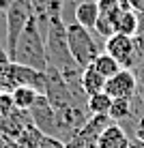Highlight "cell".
Here are the masks:
<instances>
[{
    "mask_svg": "<svg viewBox=\"0 0 144 148\" xmlns=\"http://www.w3.org/2000/svg\"><path fill=\"white\" fill-rule=\"evenodd\" d=\"M0 148H19L17 144H15L13 140H9V137H4V135H0Z\"/></svg>",
    "mask_w": 144,
    "mask_h": 148,
    "instance_id": "7402d4cb",
    "label": "cell"
},
{
    "mask_svg": "<svg viewBox=\"0 0 144 148\" xmlns=\"http://www.w3.org/2000/svg\"><path fill=\"white\" fill-rule=\"evenodd\" d=\"M41 92H37L34 88H30V86H17V88L11 90V97H13V103L17 110H24L28 112L30 108H32V103L37 101V97Z\"/></svg>",
    "mask_w": 144,
    "mask_h": 148,
    "instance_id": "7c38bea8",
    "label": "cell"
},
{
    "mask_svg": "<svg viewBox=\"0 0 144 148\" xmlns=\"http://www.w3.org/2000/svg\"><path fill=\"white\" fill-rule=\"evenodd\" d=\"M86 108H88V114L95 116V114H107L112 108V97L107 92H97L88 97V101H86Z\"/></svg>",
    "mask_w": 144,
    "mask_h": 148,
    "instance_id": "e0dca14e",
    "label": "cell"
},
{
    "mask_svg": "<svg viewBox=\"0 0 144 148\" xmlns=\"http://www.w3.org/2000/svg\"><path fill=\"white\" fill-rule=\"evenodd\" d=\"M0 79L4 84V90H9V92L17 86H30L41 95L45 92V82H48L45 71H37L17 62H9L4 69H0Z\"/></svg>",
    "mask_w": 144,
    "mask_h": 148,
    "instance_id": "277c9868",
    "label": "cell"
},
{
    "mask_svg": "<svg viewBox=\"0 0 144 148\" xmlns=\"http://www.w3.org/2000/svg\"><path fill=\"white\" fill-rule=\"evenodd\" d=\"M97 17H99V4H97V0H82V2L75 4V22L80 26L95 30Z\"/></svg>",
    "mask_w": 144,
    "mask_h": 148,
    "instance_id": "30bf717a",
    "label": "cell"
},
{
    "mask_svg": "<svg viewBox=\"0 0 144 148\" xmlns=\"http://www.w3.org/2000/svg\"><path fill=\"white\" fill-rule=\"evenodd\" d=\"M34 17L32 2L30 0H13V4L4 11V19H7V54L13 58L15 45H17L22 32L26 30L28 22Z\"/></svg>",
    "mask_w": 144,
    "mask_h": 148,
    "instance_id": "3957f363",
    "label": "cell"
},
{
    "mask_svg": "<svg viewBox=\"0 0 144 148\" xmlns=\"http://www.w3.org/2000/svg\"><path fill=\"white\" fill-rule=\"evenodd\" d=\"M67 43H69V52L73 56V60L80 64L82 69L95 62V58L99 56L103 49L99 47L92 30L80 26L78 22L67 26Z\"/></svg>",
    "mask_w": 144,
    "mask_h": 148,
    "instance_id": "7a4b0ae2",
    "label": "cell"
},
{
    "mask_svg": "<svg viewBox=\"0 0 144 148\" xmlns=\"http://www.w3.org/2000/svg\"><path fill=\"white\" fill-rule=\"evenodd\" d=\"M114 32L127 34V37H136L138 32V13L136 11H121V15L114 22Z\"/></svg>",
    "mask_w": 144,
    "mask_h": 148,
    "instance_id": "4fadbf2b",
    "label": "cell"
},
{
    "mask_svg": "<svg viewBox=\"0 0 144 148\" xmlns=\"http://www.w3.org/2000/svg\"><path fill=\"white\" fill-rule=\"evenodd\" d=\"M136 13H144V0H136Z\"/></svg>",
    "mask_w": 144,
    "mask_h": 148,
    "instance_id": "cb8c5ba5",
    "label": "cell"
},
{
    "mask_svg": "<svg viewBox=\"0 0 144 148\" xmlns=\"http://www.w3.org/2000/svg\"><path fill=\"white\" fill-rule=\"evenodd\" d=\"M131 101L133 99H112V108L107 112V116L116 125H123L125 120L131 118Z\"/></svg>",
    "mask_w": 144,
    "mask_h": 148,
    "instance_id": "2e32d148",
    "label": "cell"
},
{
    "mask_svg": "<svg viewBox=\"0 0 144 148\" xmlns=\"http://www.w3.org/2000/svg\"><path fill=\"white\" fill-rule=\"evenodd\" d=\"M17 108H15V103H13L11 92H9V90H2V92H0V118H7Z\"/></svg>",
    "mask_w": 144,
    "mask_h": 148,
    "instance_id": "ac0fdd59",
    "label": "cell"
},
{
    "mask_svg": "<svg viewBox=\"0 0 144 148\" xmlns=\"http://www.w3.org/2000/svg\"><path fill=\"white\" fill-rule=\"evenodd\" d=\"M41 148H65V142H60L58 137L45 135V137H43V142H41Z\"/></svg>",
    "mask_w": 144,
    "mask_h": 148,
    "instance_id": "ffe728a7",
    "label": "cell"
},
{
    "mask_svg": "<svg viewBox=\"0 0 144 148\" xmlns=\"http://www.w3.org/2000/svg\"><path fill=\"white\" fill-rule=\"evenodd\" d=\"M11 62V58H9V54H7V49L0 45V69H4L7 64Z\"/></svg>",
    "mask_w": 144,
    "mask_h": 148,
    "instance_id": "44dd1931",
    "label": "cell"
},
{
    "mask_svg": "<svg viewBox=\"0 0 144 148\" xmlns=\"http://www.w3.org/2000/svg\"><path fill=\"white\" fill-rule=\"evenodd\" d=\"M11 4H13V0H0V11H7Z\"/></svg>",
    "mask_w": 144,
    "mask_h": 148,
    "instance_id": "603a6c76",
    "label": "cell"
},
{
    "mask_svg": "<svg viewBox=\"0 0 144 148\" xmlns=\"http://www.w3.org/2000/svg\"><path fill=\"white\" fill-rule=\"evenodd\" d=\"M131 135L123 129L121 125L112 122L110 127H105L103 133L97 140V148H129Z\"/></svg>",
    "mask_w": 144,
    "mask_h": 148,
    "instance_id": "9c48e42d",
    "label": "cell"
},
{
    "mask_svg": "<svg viewBox=\"0 0 144 148\" xmlns=\"http://www.w3.org/2000/svg\"><path fill=\"white\" fill-rule=\"evenodd\" d=\"M92 67H95L97 71H99V73L103 75L105 79L114 77V75L118 73V71L123 69L121 64H118V62H116L114 58H112L110 54H105V52H101V54H99V56H97V58H95V62H92Z\"/></svg>",
    "mask_w": 144,
    "mask_h": 148,
    "instance_id": "9a60e30c",
    "label": "cell"
},
{
    "mask_svg": "<svg viewBox=\"0 0 144 148\" xmlns=\"http://www.w3.org/2000/svg\"><path fill=\"white\" fill-rule=\"evenodd\" d=\"M112 99H133L138 95V77L131 69H121L105 82V90Z\"/></svg>",
    "mask_w": 144,
    "mask_h": 148,
    "instance_id": "8992f818",
    "label": "cell"
},
{
    "mask_svg": "<svg viewBox=\"0 0 144 148\" xmlns=\"http://www.w3.org/2000/svg\"><path fill=\"white\" fill-rule=\"evenodd\" d=\"M43 133L37 129L34 125H28L22 133L17 135V140H13L19 148H41V142H43Z\"/></svg>",
    "mask_w": 144,
    "mask_h": 148,
    "instance_id": "5bb4252c",
    "label": "cell"
},
{
    "mask_svg": "<svg viewBox=\"0 0 144 148\" xmlns=\"http://www.w3.org/2000/svg\"><path fill=\"white\" fill-rule=\"evenodd\" d=\"M11 62L26 64V67L37 69V71H45L50 67L48 52H45V39H43V32H41V28H39L37 17L30 19L26 30L22 32L17 45H15Z\"/></svg>",
    "mask_w": 144,
    "mask_h": 148,
    "instance_id": "6da1fadb",
    "label": "cell"
},
{
    "mask_svg": "<svg viewBox=\"0 0 144 148\" xmlns=\"http://www.w3.org/2000/svg\"><path fill=\"white\" fill-rule=\"evenodd\" d=\"M105 77L99 73L92 64H88V67H84V71H82V90H84L86 97H92L97 92H103L105 90Z\"/></svg>",
    "mask_w": 144,
    "mask_h": 148,
    "instance_id": "8fae6325",
    "label": "cell"
},
{
    "mask_svg": "<svg viewBox=\"0 0 144 148\" xmlns=\"http://www.w3.org/2000/svg\"><path fill=\"white\" fill-rule=\"evenodd\" d=\"M131 137H136V140L144 142V114H142L136 122H133V135H131Z\"/></svg>",
    "mask_w": 144,
    "mask_h": 148,
    "instance_id": "d6986e66",
    "label": "cell"
},
{
    "mask_svg": "<svg viewBox=\"0 0 144 148\" xmlns=\"http://www.w3.org/2000/svg\"><path fill=\"white\" fill-rule=\"evenodd\" d=\"M103 52L110 54L123 69L133 71L136 64H138V52H136V41H133V37L114 32L110 39L103 41Z\"/></svg>",
    "mask_w": 144,
    "mask_h": 148,
    "instance_id": "5b68a950",
    "label": "cell"
},
{
    "mask_svg": "<svg viewBox=\"0 0 144 148\" xmlns=\"http://www.w3.org/2000/svg\"><path fill=\"white\" fill-rule=\"evenodd\" d=\"M30 118H32V125L37 127L43 135H56V114L50 105L48 97L45 95H39L37 101L32 103V108L28 110Z\"/></svg>",
    "mask_w": 144,
    "mask_h": 148,
    "instance_id": "52a82bcc",
    "label": "cell"
},
{
    "mask_svg": "<svg viewBox=\"0 0 144 148\" xmlns=\"http://www.w3.org/2000/svg\"><path fill=\"white\" fill-rule=\"evenodd\" d=\"M28 125H32L30 114L24 112V110H15L7 118H0V135L9 137V140H17V135L22 133Z\"/></svg>",
    "mask_w": 144,
    "mask_h": 148,
    "instance_id": "ba28073f",
    "label": "cell"
}]
</instances>
